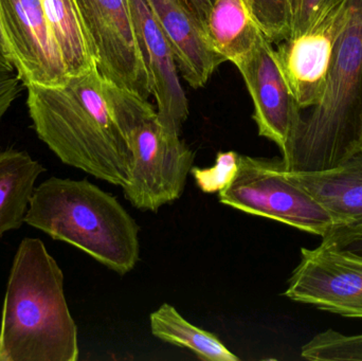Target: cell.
I'll return each mask as SVG.
<instances>
[{"instance_id": "cell-1", "label": "cell", "mask_w": 362, "mask_h": 361, "mask_svg": "<svg viewBox=\"0 0 362 361\" xmlns=\"http://www.w3.org/2000/svg\"><path fill=\"white\" fill-rule=\"evenodd\" d=\"M25 88L34 129L49 150L65 165L122 188L131 142L108 104L98 68L70 76L64 86Z\"/></svg>"}, {"instance_id": "cell-2", "label": "cell", "mask_w": 362, "mask_h": 361, "mask_svg": "<svg viewBox=\"0 0 362 361\" xmlns=\"http://www.w3.org/2000/svg\"><path fill=\"white\" fill-rule=\"evenodd\" d=\"M78 328L64 294V273L40 239L17 248L6 284L0 361H76Z\"/></svg>"}, {"instance_id": "cell-3", "label": "cell", "mask_w": 362, "mask_h": 361, "mask_svg": "<svg viewBox=\"0 0 362 361\" xmlns=\"http://www.w3.org/2000/svg\"><path fill=\"white\" fill-rule=\"evenodd\" d=\"M25 224L123 276L140 258L137 223L116 197L87 179L50 177L34 189Z\"/></svg>"}, {"instance_id": "cell-4", "label": "cell", "mask_w": 362, "mask_h": 361, "mask_svg": "<svg viewBox=\"0 0 362 361\" xmlns=\"http://www.w3.org/2000/svg\"><path fill=\"white\" fill-rule=\"evenodd\" d=\"M361 143L362 0H351L325 88L283 150V165L289 172L334 169Z\"/></svg>"}, {"instance_id": "cell-5", "label": "cell", "mask_w": 362, "mask_h": 361, "mask_svg": "<svg viewBox=\"0 0 362 361\" xmlns=\"http://www.w3.org/2000/svg\"><path fill=\"white\" fill-rule=\"evenodd\" d=\"M103 87L131 142L132 162L122 187L125 199L141 211H158L182 195L195 155L178 134L161 124L148 100L105 78Z\"/></svg>"}, {"instance_id": "cell-6", "label": "cell", "mask_w": 362, "mask_h": 361, "mask_svg": "<svg viewBox=\"0 0 362 361\" xmlns=\"http://www.w3.org/2000/svg\"><path fill=\"white\" fill-rule=\"evenodd\" d=\"M238 165L233 182L218 193L223 205L321 237L334 228L331 216L293 179L282 159L240 155Z\"/></svg>"}, {"instance_id": "cell-7", "label": "cell", "mask_w": 362, "mask_h": 361, "mask_svg": "<svg viewBox=\"0 0 362 361\" xmlns=\"http://www.w3.org/2000/svg\"><path fill=\"white\" fill-rule=\"evenodd\" d=\"M74 4L100 74L148 100L152 95L150 76L129 0H74Z\"/></svg>"}, {"instance_id": "cell-8", "label": "cell", "mask_w": 362, "mask_h": 361, "mask_svg": "<svg viewBox=\"0 0 362 361\" xmlns=\"http://www.w3.org/2000/svg\"><path fill=\"white\" fill-rule=\"evenodd\" d=\"M284 295L344 317L362 318V256L323 245L302 248Z\"/></svg>"}, {"instance_id": "cell-9", "label": "cell", "mask_w": 362, "mask_h": 361, "mask_svg": "<svg viewBox=\"0 0 362 361\" xmlns=\"http://www.w3.org/2000/svg\"><path fill=\"white\" fill-rule=\"evenodd\" d=\"M0 29L23 86H64L69 80L42 0H0Z\"/></svg>"}, {"instance_id": "cell-10", "label": "cell", "mask_w": 362, "mask_h": 361, "mask_svg": "<svg viewBox=\"0 0 362 361\" xmlns=\"http://www.w3.org/2000/svg\"><path fill=\"white\" fill-rule=\"evenodd\" d=\"M350 10L351 0H335L314 27L279 42V63L301 110L313 107L322 93Z\"/></svg>"}, {"instance_id": "cell-11", "label": "cell", "mask_w": 362, "mask_h": 361, "mask_svg": "<svg viewBox=\"0 0 362 361\" xmlns=\"http://www.w3.org/2000/svg\"><path fill=\"white\" fill-rule=\"evenodd\" d=\"M252 97L259 135L285 150L302 119L276 57V49L265 35L250 55L238 66Z\"/></svg>"}, {"instance_id": "cell-12", "label": "cell", "mask_w": 362, "mask_h": 361, "mask_svg": "<svg viewBox=\"0 0 362 361\" xmlns=\"http://www.w3.org/2000/svg\"><path fill=\"white\" fill-rule=\"evenodd\" d=\"M129 4L159 120L168 131L180 135L181 127L189 116V103L181 87L171 47L148 0H129Z\"/></svg>"}, {"instance_id": "cell-13", "label": "cell", "mask_w": 362, "mask_h": 361, "mask_svg": "<svg viewBox=\"0 0 362 361\" xmlns=\"http://www.w3.org/2000/svg\"><path fill=\"white\" fill-rule=\"evenodd\" d=\"M148 4L183 78L193 88L204 87L226 61L211 46L202 23L180 0H148Z\"/></svg>"}, {"instance_id": "cell-14", "label": "cell", "mask_w": 362, "mask_h": 361, "mask_svg": "<svg viewBox=\"0 0 362 361\" xmlns=\"http://www.w3.org/2000/svg\"><path fill=\"white\" fill-rule=\"evenodd\" d=\"M289 173L331 216L334 227L362 226V150L334 169Z\"/></svg>"}, {"instance_id": "cell-15", "label": "cell", "mask_w": 362, "mask_h": 361, "mask_svg": "<svg viewBox=\"0 0 362 361\" xmlns=\"http://www.w3.org/2000/svg\"><path fill=\"white\" fill-rule=\"evenodd\" d=\"M204 30L212 48L236 67L252 53L265 35L246 0H215Z\"/></svg>"}, {"instance_id": "cell-16", "label": "cell", "mask_w": 362, "mask_h": 361, "mask_svg": "<svg viewBox=\"0 0 362 361\" xmlns=\"http://www.w3.org/2000/svg\"><path fill=\"white\" fill-rule=\"evenodd\" d=\"M44 172L25 150L0 152V237L25 224L36 180Z\"/></svg>"}, {"instance_id": "cell-17", "label": "cell", "mask_w": 362, "mask_h": 361, "mask_svg": "<svg viewBox=\"0 0 362 361\" xmlns=\"http://www.w3.org/2000/svg\"><path fill=\"white\" fill-rule=\"evenodd\" d=\"M42 2L69 78L97 68L74 0H42Z\"/></svg>"}, {"instance_id": "cell-18", "label": "cell", "mask_w": 362, "mask_h": 361, "mask_svg": "<svg viewBox=\"0 0 362 361\" xmlns=\"http://www.w3.org/2000/svg\"><path fill=\"white\" fill-rule=\"evenodd\" d=\"M151 331L156 338L189 350L199 360L206 361H238L226 345L212 333L189 324L177 309L163 303L150 316Z\"/></svg>"}, {"instance_id": "cell-19", "label": "cell", "mask_w": 362, "mask_h": 361, "mask_svg": "<svg viewBox=\"0 0 362 361\" xmlns=\"http://www.w3.org/2000/svg\"><path fill=\"white\" fill-rule=\"evenodd\" d=\"M302 357L315 361H362V335L346 336L327 330L303 345Z\"/></svg>"}, {"instance_id": "cell-20", "label": "cell", "mask_w": 362, "mask_h": 361, "mask_svg": "<svg viewBox=\"0 0 362 361\" xmlns=\"http://www.w3.org/2000/svg\"><path fill=\"white\" fill-rule=\"evenodd\" d=\"M263 33L272 44L291 36V0H246Z\"/></svg>"}, {"instance_id": "cell-21", "label": "cell", "mask_w": 362, "mask_h": 361, "mask_svg": "<svg viewBox=\"0 0 362 361\" xmlns=\"http://www.w3.org/2000/svg\"><path fill=\"white\" fill-rule=\"evenodd\" d=\"M240 155L235 152H219L215 165L211 167H192L191 175L202 192L219 193L227 188L238 172Z\"/></svg>"}, {"instance_id": "cell-22", "label": "cell", "mask_w": 362, "mask_h": 361, "mask_svg": "<svg viewBox=\"0 0 362 361\" xmlns=\"http://www.w3.org/2000/svg\"><path fill=\"white\" fill-rule=\"evenodd\" d=\"M335 0H291V36H297L314 27Z\"/></svg>"}, {"instance_id": "cell-23", "label": "cell", "mask_w": 362, "mask_h": 361, "mask_svg": "<svg viewBox=\"0 0 362 361\" xmlns=\"http://www.w3.org/2000/svg\"><path fill=\"white\" fill-rule=\"evenodd\" d=\"M321 245L362 256V226L334 227L322 237Z\"/></svg>"}, {"instance_id": "cell-24", "label": "cell", "mask_w": 362, "mask_h": 361, "mask_svg": "<svg viewBox=\"0 0 362 361\" xmlns=\"http://www.w3.org/2000/svg\"><path fill=\"white\" fill-rule=\"evenodd\" d=\"M23 82L14 67L0 61V119L23 91Z\"/></svg>"}, {"instance_id": "cell-25", "label": "cell", "mask_w": 362, "mask_h": 361, "mask_svg": "<svg viewBox=\"0 0 362 361\" xmlns=\"http://www.w3.org/2000/svg\"><path fill=\"white\" fill-rule=\"evenodd\" d=\"M180 1L204 27V21L215 0H180Z\"/></svg>"}, {"instance_id": "cell-26", "label": "cell", "mask_w": 362, "mask_h": 361, "mask_svg": "<svg viewBox=\"0 0 362 361\" xmlns=\"http://www.w3.org/2000/svg\"><path fill=\"white\" fill-rule=\"evenodd\" d=\"M0 61L6 64V65L13 67L12 59H11L10 52H8L6 40H4V35H2L1 29H0Z\"/></svg>"}, {"instance_id": "cell-27", "label": "cell", "mask_w": 362, "mask_h": 361, "mask_svg": "<svg viewBox=\"0 0 362 361\" xmlns=\"http://www.w3.org/2000/svg\"><path fill=\"white\" fill-rule=\"evenodd\" d=\"M361 150H362V143H361Z\"/></svg>"}]
</instances>
